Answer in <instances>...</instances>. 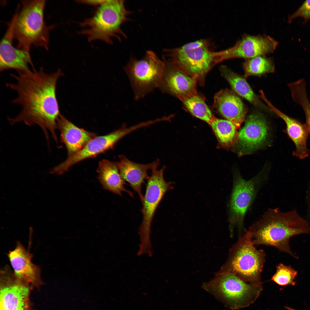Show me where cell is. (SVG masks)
Wrapping results in <instances>:
<instances>
[{"mask_svg": "<svg viewBox=\"0 0 310 310\" xmlns=\"http://www.w3.org/2000/svg\"><path fill=\"white\" fill-rule=\"evenodd\" d=\"M11 74L16 82L6 85L16 92L17 96L12 100L22 109L12 123L23 122L28 125H37L42 129L46 137L48 130L57 140L55 130L60 115L56 95L57 83L63 73L59 69L51 73L42 68Z\"/></svg>", "mask_w": 310, "mask_h": 310, "instance_id": "1", "label": "cell"}, {"mask_svg": "<svg viewBox=\"0 0 310 310\" xmlns=\"http://www.w3.org/2000/svg\"><path fill=\"white\" fill-rule=\"evenodd\" d=\"M248 230L254 245L274 247L298 259L290 248L289 240L295 235L309 234L310 226L296 209L282 212L276 208L268 209Z\"/></svg>", "mask_w": 310, "mask_h": 310, "instance_id": "2", "label": "cell"}, {"mask_svg": "<svg viewBox=\"0 0 310 310\" xmlns=\"http://www.w3.org/2000/svg\"><path fill=\"white\" fill-rule=\"evenodd\" d=\"M130 14L124 0H106L92 16L79 23L82 28L78 33L86 37L89 42L100 40L112 44L113 38L120 41L121 36L126 37L121 26L129 20Z\"/></svg>", "mask_w": 310, "mask_h": 310, "instance_id": "3", "label": "cell"}, {"mask_svg": "<svg viewBox=\"0 0 310 310\" xmlns=\"http://www.w3.org/2000/svg\"><path fill=\"white\" fill-rule=\"evenodd\" d=\"M10 22L18 48L30 51L32 45L48 50L49 28L44 21L45 0H23Z\"/></svg>", "mask_w": 310, "mask_h": 310, "instance_id": "4", "label": "cell"}, {"mask_svg": "<svg viewBox=\"0 0 310 310\" xmlns=\"http://www.w3.org/2000/svg\"><path fill=\"white\" fill-rule=\"evenodd\" d=\"M254 245L250 232L246 230L230 249L227 260L218 273H232L246 282L262 286L261 274L266 255Z\"/></svg>", "mask_w": 310, "mask_h": 310, "instance_id": "5", "label": "cell"}, {"mask_svg": "<svg viewBox=\"0 0 310 310\" xmlns=\"http://www.w3.org/2000/svg\"><path fill=\"white\" fill-rule=\"evenodd\" d=\"M208 39H202L179 47L165 49L163 59L179 68L196 81L202 80L215 64L218 63L217 51Z\"/></svg>", "mask_w": 310, "mask_h": 310, "instance_id": "6", "label": "cell"}, {"mask_svg": "<svg viewBox=\"0 0 310 310\" xmlns=\"http://www.w3.org/2000/svg\"><path fill=\"white\" fill-rule=\"evenodd\" d=\"M203 288L233 310L247 307L257 298L262 286L246 282L234 274L218 273Z\"/></svg>", "mask_w": 310, "mask_h": 310, "instance_id": "7", "label": "cell"}, {"mask_svg": "<svg viewBox=\"0 0 310 310\" xmlns=\"http://www.w3.org/2000/svg\"><path fill=\"white\" fill-rule=\"evenodd\" d=\"M159 164L151 170V175L147 180L145 192L142 201L141 212L143 218L139 229L140 239L137 253L140 255H150L153 253L151 241V227L155 212L166 193L173 189L172 182H167L164 178L165 167L158 169Z\"/></svg>", "mask_w": 310, "mask_h": 310, "instance_id": "8", "label": "cell"}, {"mask_svg": "<svg viewBox=\"0 0 310 310\" xmlns=\"http://www.w3.org/2000/svg\"><path fill=\"white\" fill-rule=\"evenodd\" d=\"M266 174L261 172L247 180L239 173L235 174L228 206V221L230 237L233 236L235 228L239 236L244 233L246 214L258 192L266 182Z\"/></svg>", "mask_w": 310, "mask_h": 310, "instance_id": "9", "label": "cell"}, {"mask_svg": "<svg viewBox=\"0 0 310 310\" xmlns=\"http://www.w3.org/2000/svg\"><path fill=\"white\" fill-rule=\"evenodd\" d=\"M164 67V61L152 51H147L141 59L131 58L124 69L135 100L142 99L158 88Z\"/></svg>", "mask_w": 310, "mask_h": 310, "instance_id": "10", "label": "cell"}, {"mask_svg": "<svg viewBox=\"0 0 310 310\" xmlns=\"http://www.w3.org/2000/svg\"><path fill=\"white\" fill-rule=\"evenodd\" d=\"M139 128L138 125L127 127L124 125L108 134L93 138L80 151L68 157L64 162L53 168L51 174L62 175L72 165L86 158L94 157L112 148L122 138Z\"/></svg>", "mask_w": 310, "mask_h": 310, "instance_id": "11", "label": "cell"}, {"mask_svg": "<svg viewBox=\"0 0 310 310\" xmlns=\"http://www.w3.org/2000/svg\"><path fill=\"white\" fill-rule=\"evenodd\" d=\"M278 42L269 35L245 34L235 44L217 52L218 62L235 58L247 59L273 53Z\"/></svg>", "mask_w": 310, "mask_h": 310, "instance_id": "12", "label": "cell"}, {"mask_svg": "<svg viewBox=\"0 0 310 310\" xmlns=\"http://www.w3.org/2000/svg\"><path fill=\"white\" fill-rule=\"evenodd\" d=\"M0 310H28L29 289L6 266L1 271Z\"/></svg>", "mask_w": 310, "mask_h": 310, "instance_id": "13", "label": "cell"}, {"mask_svg": "<svg viewBox=\"0 0 310 310\" xmlns=\"http://www.w3.org/2000/svg\"><path fill=\"white\" fill-rule=\"evenodd\" d=\"M165 67L158 88L163 93L182 99L197 93L196 80L181 69L163 60Z\"/></svg>", "mask_w": 310, "mask_h": 310, "instance_id": "14", "label": "cell"}, {"mask_svg": "<svg viewBox=\"0 0 310 310\" xmlns=\"http://www.w3.org/2000/svg\"><path fill=\"white\" fill-rule=\"evenodd\" d=\"M12 25L10 23L3 37L0 45V70L14 69L17 71H28L30 65L35 69L30 51L15 47Z\"/></svg>", "mask_w": 310, "mask_h": 310, "instance_id": "15", "label": "cell"}, {"mask_svg": "<svg viewBox=\"0 0 310 310\" xmlns=\"http://www.w3.org/2000/svg\"><path fill=\"white\" fill-rule=\"evenodd\" d=\"M260 97L266 103L270 109L285 123L286 128L285 131L295 147L292 152V155L300 159L307 157L310 152L307 145L309 134L305 123H303L299 120L286 115L277 108L268 100L264 93L260 94Z\"/></svg>", "mask_w": 310, "mask_h": 310, "instance_id": "16", "label": "cell"}, {"mask_svg": "<svg viewBox=\"0 0 310 310\" xmlns=\"http://www.w3.org/2000/svg\"><path fill=\"white\" fill-rule=\"evenodd\" d=\"M16 276L26 284H35L40 281L39 267L32 261V255L20 242L8 254Z\"/></svg>", "mask_w": 310, "mask_h": 310, "instance_id": "17", "label": "cell"}, {"mask_svg": "<svg viewBox=\"0 0 310 310\" xmlns=\"http://www.w3.org/2000/svg\"><path fill=\"white\" fill-rule=\"evenodd\" d=\"M119 160L117 163L121 178L129 183L142 202L144 197L142 192V185L149 177L148 170H151L159 163V160L157 159L150 163L142 164L132 161L123 155H119Z\"/></svg>", "mask_w": 310, "mask_h": 310, "instance_id": "18", "label": "cell"}, {"mask_svg": "<svg viewBox=\"0 0 310 310\" xmlns=\"http://www.w3.org/2000/svg\"><path fill=\"white\" fill-rule=\"evenodd\" d=\"M214 106L226 120L239 127L245 120L247 109L240 98L228 89L220 90L215 95Z\"/></svg>", "mask_w": 310, "mask_h": 310, "instance_id": "19", "label": "cell"}, {"mask_svg": "<svg viewBox=\"0 0 310 310\" xmlns=\"http://www.w3.org/2000/svg\"><path fill=\"white\" fill-rule=\"evenodd\" d=\"M268 131L264 118L259 113H253L247 117L244 126L239 133V143L244 149H254L264 141Z\"/></svg>", "mask_w": 310, "mask_h": 310, "instance_id": "20", "label": "cell"}, {"mask_svg": "<svg viewBox=\"0 0 310 310\" xmlns=\"http://www.w3.org/2000/svg\"><path fill=\"white\" fill-rule=\"evenodd\" d=\"M57 124L61 140L66 147L68 157L79 152L96 137L94 133L77 127L61 115Z\"/></svg>", "mask_w": 310, "mask_h": 310, "instance_id": "21", "label": "cell"}, {"mask_svg": "<svg viewBox=\"0 0 310 310\" xmlns=\"http://www.w3.org/2000/svg\"><path fill=\"white\" fill-rule=\"evenodd\" d=\"M97 171L98 179L104 189L120 196L125 192L133 197V192L125 188V181L121 176L117 163L103 159L99 162Z\"/></svg>", "mask_w": 310, "mask_h": 310, "instance_id": "22", "label": "cell"}, {"mask_svg": "<svg viewBox=\"0 0 310 310\" xmlns=\"http://www.w3.org/2000/svg\"><path fill=\"white\" fill-rule=\"evenodd\" d=\"M220 71L233 90L239 96L258 108L266 110L269 108L262 102L244 77L225 66H221Z\"/></svg>", "mask_w": 310, "mask_h": 310, "instance_id": "23", "label": "cell"}, {"mask_svg": "<svg viewBox=\"0 0 310 310\" xmlns=\"http://www.w3.org/2000/svg\"><path fill=\"white\" fill-rule=\"evenodd\" d=\"M181 100L193 115L210 125L215 118L204 99L197 93L185 97Z\"/></svg>", "mask_w": 310, "mask_h": 310, "instance_id": "24", "label": "cell"}, {"mask_svg": "<svg viewBox=\"0 0 310 310\" xmlns=\"http://www.w3.org/2000/svg\"><path fill=\"white\" fill-rule=\"evenodd\" d=\"M210 125L218 141L223 145L232 144L238 136L237 127L228 120L215 117Z\"/></svg>", "mask_w": 310, "mask_h": 310, "instance_id": "25", "label": "cell"}, {"mask_svg": "<svg viewBox=\"0 0 310 310\" xmlns=\"http://www.w3.org/2000/svg\"><path fill=\"white\" fill-rule=\"evenodd\" d=\"M243 67L245 77L272 73L275 70L272 61L265 56H258L246 59L243 63Z\"/></svg>", "mask_w": 310, "mask_h": 310, "instance_id": "26", "label": "cell"}, {"mask_svg": "<svg viewBox=\"0 0 310 310\" xmlns=\"http://www.w3.org/2000/svg\"><path fill=\"white\" fill-rule=\"evenodd\" d=\"M297 274V271L290 266L280 263L277 266L276 272L271 280L281 286L294 285L296 283L295 278Z\"/></svg>", "mask_w": 310, "mask_h": 310, "instance_id": "27", "label": "cell"}, {"mask_svg": "<svg viewBox=\"0 0 310 310\" xmlns=\"http://www.w3.org/2000/svg\"><path fill=\"white\" fill-rule=\"evenodd\" d=\"M292 98L293 101L300 106L303 109L305 118V123L310 137V102L307 96V89L299 88L292 93Z\"/></svg>", "mask_w": 310, "mask_h": 310, "instance_id": "28", "label": "cell"}, {"mask_svg": "<svg viewBox=\"0 0 310 310\" xmlns=\"http://www.w3.org/2000/svg\"><path fill=\"white\" fill-rule=\"evenodd\" d=\"M301 17L304 19L303 24L310 19V0L305 1L297 10L288 17L289 23L297 18Z\"/></svg>", "mask_w": 310, "mask_h": 310, "instance_id": "29", "label": "cell"}, {"mask_svg": "<svg viewBox=\"0 0 310 310\" xmlns=\"http://www.w3.org/2000/svg\"><path fill=\"white\" fill-rule=\"evenodd\" d=\"M306 199L307 204V214L305 218L308 222L310 226V182L306 192Z\"/></svg>", "mask_w": 310, "mask_h": 310, "instance_id": "30", "label": "cell"}, {"mask_svg": "<svg viewBox=\"0 0 310 310\" xmlns=\"http://www.w3.org/2000/svg\"><path fill=\"white\" fill-rule=\"evenodd\" d=\"M106 0H84L76 1L77 2L93 6H100Z\"/></svg>", "mask_w": 310, "mask_h": 310, "instance_id": "31", "label": "cell"}]
</instances>
